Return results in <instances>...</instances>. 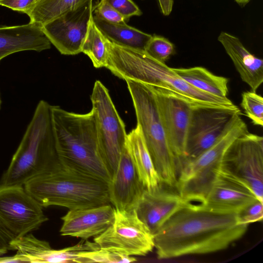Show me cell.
Listing matches in <instances>:
<instances>
[{
	"label": "cell",
	"mask_w": 263,
	"mask_h": 263,
	"mask_svg": "<svg viewBox=\"0 0 263 263\" xmlns=\"http://www.w3.org/2000/svg\"><path fill=\"white\" fill-rule=\"evenodd\" d=\"M144 51L153 59L165 63L175 53V46L167 39L154 35L148 41Z\"/></svg>",
	"instance_id": "29"
},
{
	"label": "cell",
	"mask_w": 263,
	"mask_h": 263,
	"mask_svg": "<svg viewBox=\"0 0 263 263\" xmlns=\"http://www.w3.org/2000/svg\"><path fill=\"white\" fill-rule=\"evenodd\" d=\"M51 114L62 165L108 183L112 175L99 151L92 112L77 114L51 105Z\"/></svg>",
	"instance_id": "3"
},
{
	"label": "cell",
	"mask_w": 263,
	"mask_h": 263,
	"mask_svg": "<svg viewBox=\"0 0 263 263\" xmlns=\"http://www.w3.org/2000/svg\"><path fill=\"white\" fill-rule=\"evenodd\" d=\"M0 1H1V0H0Z\"/></svg>",
	"instance_id": "38"
},
{
	"label": "cell",
	"mask_w": 263,
	"mask_h": 263,
	"mask_svg": "<svg viewBox=\"0 0 263 263\" xmlns=\"http://www.w3.org/2000/svg\"><path fill=\"white\" fill-rule=\"evenodd\" d=\"M106 43L108 58L105 67L120 79L165 89L193 105L236 106L227 97L212 95L193 87L165 63L153 59L144 50L122 46L107 39Z\"/></svg>",
	"instance_id": "2"
},
{
	"label": "cell",
	"mask_w": 263,
	"mask_h": 263,
	"mask_svg": "<svg viewBox=\"0 0 263 263\" xmlns=\"http://www.w3.org/2000/svg\"><path fill=\"white\" fill-rule=\"evenodd\" d=\"M115 208L109 204L81 209L69 210L61 219L62 236H69L87 240L103 233L112 223Z\"/></svg>",
	"instance_id": "18"
},
{
	"label": "cell",
	"mask_w": 263,
	"mask_h": 263,
	"mask_svg": "<svg viewBox=\"0 0 263 263\" xmlns=\"http://www.w3.org/2000/svg\"><path fill=\"white\" fill-rule=\"evenodd\" d=\"M108 184L62 165L32 178L24 187L43 208L57 205L72 210L109 204Z\"/></svg>",
	"instance_id": "5"
},
{
	"label": "cell",
	"mask_w": 263,
	"mask_h": 263,
	"mask_svg": "<svg viewBox=\"0 0 263 263\" xmlns=\"http://www.w3.org/2000/svg\"><path fill=\"white\" fill-rule=\"evenodd\" d=\"M241 106L253 124L263 125V98L252 91L243 92L241 95Z\"/></svg>",
	"instance_id": "28"
},
{
	"label": "cell",
	"mask_w": 263,
	"mask_h": 263,
	"mask_svg": "<svg viewBox=\"0 0 263 263\" xmlns=\"http://www.w3.org/2000/svg\"><path fill=\"white\" fill-rule=\"evenodd\" d=\"M139 126L162 184L175 186L178 169L149 85L126 80Z\"/></svg>",
	"instance_id": "6"
},
{
	"label": "cell",
	"mask_w": 263,
	"mask_h": 263,
	"mask_svg": "<svg viewBox=\"0 0 263 263\" xmlns=\"http://www.w3.org/2000/svg\"><path fill=\"white\" fill-rule=\"evenodd\" d=\"M94 242L100 248L129 256H145L155 247L153 234L138 218L135 209L115 208L112 223L94 237Z\"/></svg>",
	"instance_id": "11"
},
{
	"label": "cell",
	"mask_w": 263,
	"mask_h": 263,
	"mask_svg": "<svg viewBox=\"0 0 263 263\" xmlns=\"http://www.w3.org/2000/svg\"><path fill=\"white\" fill-rule=\"evenodd\" d=\"M262 201L257 199L236 213L239 224H247L261 221L263 218Z\"/></svg>",
	"instance_id": "30"
},
{
	"label": "cell",
	"mask_w": 263,
	"mask_h": 263,
	"mask_svg": "<svg viewBox=\"0 0 263 263\" xmlns=\"http://www.w3.org/2000/svg\"><path fill=\"white\" fill-rule=\"evenodd\" d=\"M93 12L95 15L111 23H124L127 21L110 5L103 0H101L93 7Z\"/></svg>",
	"instance_id": "31"
},
{
	"label": "cell",
	"mask_w": 263,
	"mask_h": 263,
	"mask_svg": "<svg viewBox=\"0 0 263 263\" xmlns=\"http://www.w3.org/2000/svg\"><path fill=\"white\" fill-rule=\"evenodd\" d=\"M93 19L97 27L108 40L122 46L144 51L152 36L126 23H111L95 15Z\"/></svg>",
	"instance_id": "23"
},
{
	"label": "cell",
	"mask_w": 263,
	"mask_h": 263,
	"mask_svg": "<svg viewBox=\"0 0 263 263\" xmlns=\"http://www.w3.org/2000/svg\"><path fill=\"white\" fill-rule=\"evenodd\" d=\"M126 145L144 187L151 190L161 185L160 179L138 125L127 134Z\"/></svg>",
	"instance_id": "21"
},
{
	"label": "cell",
	"mask_w": 263,
	"mask_h": 263,
	"mask_svg": "<svg viewBox=\"0 0 263 263\" xmlns=\"http://www.w3.org/2000/svg\"><path fill=\"white\" fill-rule=\"evenodd\" d=\"M236 214L217 213L191 204L174 214L153 235L158 258L211 253L228 248L246 233Z\"/></svg>",
	"instance_id": "1"
},
{
	"label": "cell",
	"mask_w": 263,
	"mask_h": 263,
	"mask_svg": "<svg viewBox=\"0 0 263 263\" xmlns=\"http://www.w3.org/2000/svg\"><path fill=\"white\" fill-rule=\"evenodd\" d=\"M78 256L79 258V263H125L134 262L137 260L135 258L132 256L125 255L102 248L92 251L82 252L79 254Z\"/></svg>",
	"instance_id": "27"
},
{
	"label": "cell",
	"mask_w": 263,
	"mask_h": 263,
	"mask_svg": "<svg viewBox=\"0 0 263 263\" xmlns=\"http://www.w3.org/2000/svg\"><path fill=\"white\" fill-rule=\"evenodd\" d=\"M1 105H2V100H1V94H0V109L1 108Z\"/></svg>",
	"instance_id": "37"
},
{
	"label": "cell",
	"mask_w": 263,
	"mask_h": 263,
	"mask_svg": "<svg viewBox=\"0 0 263 263\" xmlns=\"http://www.w3.org/2000/svg\"><path fill=\"white\" fill-rule=\"evenodd\" d=\"M128 20L133 16H140L142 12L132 0H103Z\"/></svg>",
	"instance_id": "32"
},
{
	"label": "cell",
	"mask_w": 263,
	"mask_h": 263,
	"mask_svg": "<svg viewBox=\"0 0 263 263\" xmlns=\"http://www.w3.org/2000/svg\"><path fill=\"white\" fill-rule=\"evenodd\" d=\"M150 86L156 99L167 142L176 160L178 173L185 158L193 105L165 89Z\"/></svg>",
	"instance_id": "13"
},
{
	"label": "cell",
	"mask_w": 263,
	"mask_h": 263,
	"mask_svg": "<svg viewBox=\"0 0 263 263\" xmlns=\"http://www.w3.org/2000/svg\"><path fill=\"white\" fill-rule=\"evenodd\" d=\"M11 246L26 262L63 263L65 258L62 249H53L48 242L39 239L31 233L14 238Z\"/></svg>",
	"instance_id": "22"
},
{
	"label": "cell",
	"mask_w": 263,
	"mask_h": 263,
	"mask_svg": "<svg viewBox=\"0 0 263 263\" xmlns=\"http://www.w3.org/2000/svg\"><path fill=\"white\" fill-rule=\"evenodd\" d=\"M235 2L240 6L244 7L246 6L251 0H235Z\"/></svg>",
	"instance_id": "36"
},
{
	"label": "cell",
	"mask_w": 263,
	"mask_h": 263,
	"mask_svg": "<svg viewBox=\"0 0 263 263\" xmlns=\"http://www.w3.org/2000/svg\"><path fill=\"white\" fill-rule=\"evenodd\" d=\"M51 43L36 23L0 27V61L12 53L26 50L41 52L50 49Z\"/></svg>",
	"instance_id": "19"
},
{
	"label": "cell",
	"mask_w": 263,
	"mask_h": 263,
	"mask_svg": "<svg viewBox=\"0 0 263 263\" xmlns=\"http://www.w3.org/2000/svg\"><path fill=\"white\" fill-rule=\"evenodd\" d=\"M183 80L193 87L219 97H227L229 79L216 76L200 66L172 68Z\"/></svg>",
	"instance_id": "24"
},
{
	"label": "cell",
	"mask_w": 263,
	"mask_h": 263,
	"mask_svg": "<svg viewBox=\"0 0 263 263\" xmlns=\"http://www.w3.org/2000/svg\"><path fill=\"white\" fill-rule=\"evenodd\" d=\"M108 187L110 202L116 209H135L144 187L139 179L126 143Z\"/></svg>",
	"instance_id": "17"
},
{
	"label": "cell",
	"mask_w": 263,
	"mask_h": 263,
	"mask_svg": "<svg viewBox=\"0 0 263 263\" xmlns=\"http://www.w3.org/2000/svg\"><path fill=\"white\" fill-rule=\"evenodd\" d=\"M43 208L24 186L0 184V221L15 238L38 229L48 220Z\"/></svg>",
	"instance_id": "12"
},
{
	"label": "cell",
	"mask_w": 263,
	"mask_h": 263,
	"mask_svg": "<svg viewBox=\"0 0 263 263\" xmlns=\"http://www.w3.org/2000/svg\"><path fill=\"white\" fill-rule=\"evenodd\" d=\"M90 0H36L26 13L30 22L42 26L62 15L74 10Z\"/></svg>",
	"instance_id": "25"
},
{
	"label": "cell",
	"mask_w": 263,
	"mask_h": 263,
	"mask_svg": "<svg viewBox=\"0 0 263 263\" xmlns=\"http://www.w3.org/2000/svg\"><path fill=\"white\" fill-rule=\"evenodd\" d=\"M62 165L56 147L51 105L41 100L0 184L24 186L32 178Z\"/></svg>",
	"instance_id": "4"
},
{
	"label": "cell",
	"mask_w": 263,
	"mask_h": 263,
	"mask_svg": "<svg viewBox=\"0 0 263 263\" xmlns=\"http://www.w3.org/2000/svg\"><path fill=\"white\" fill-rule=\"evenodd\" d=\"M241 115L237 106L193 105L183 163L196 158L212 147Z\"/></svg>",
	"instance_id": "9"
},
{
	"label": "cell",
	"mask_w": 263,
	"mask_h": 263,
	"mask_svg": "<svg viewBox=\"0 0 263 263\" xmlns=\"http://www.w3.org/2000/svg\"><path fill=\"white\" fill-rule=\"evenodd\" d=\"M162 13L164 15H168L172 12L174 0H158Z\"/></svg>",
	"instance_id": "35"
},
{
	"label": "cell",
	"mask_w": 263,
	"mask_h": 263,
	"mask_svg": "<svg viewBox=\"0 0 263 263\" xmlns=\"http://www.w3.org/2000/svg\"><path fill=\"white\" fill-rule=\"evenodd\" d=\"M36 0H1L0 5L26 13Z\"/></svg>",
	"instance_id": "33"
},
{
	"label": "cell",
	"mask_w": 263,
	"mask_h": 263,
	"mask_svg": "<svg viewBox=\"0 0 263 263\" xmlns=\"http://www.w3.org/2000/svg\"><path fill=\"white\" fill-rule=\"evenodd\" d=\"M192 203L178 193L162 189H144L135 207L138 218L154 235L174 214Z\"/></svg>",
	"instance_id": "15"
},
{
	"label": "cell",
	"mask_w": 263,
	"mask_h": 263,
	"mask_svg": "<svg viewBox=\"0 0 263 263\" xmlns=\"http://www.w3.org/2000/svg\"><path fill=\"white\" fill-rule=\"evenodd\" d=\"M90 100L99 151L112 176L127 140L125 124L108 89L100 81L94 84Z\"/></svg>",
	"instance_id": "8"
},
{
	"label": "cell",
	"mask_w": 263,
	"mask_h": 263,
	"mask_svg": "<svg viewBox=\"0 0 263 263\" xmlns=\"http://www.w3.org/2000/svg\"><path fill=\"white\" fill-rule=\"evenodd\" d=\"M92 12V0H90L42 25V31L61 54H77L81 52Z\"/></svg>",
	"instance_id": "14"
},
{
	"label": "cell",
	"mask_w": 263,
	"mask_h": 263,
	"mask_svg": "<svg viewBox=\"0 0 263 263\" xmlns=\"http://www.w3.org/2000/svg\"><path fill=\"white\" fill-rule=\"evenodd\" d=\"M248 132L247 125L240 117L212 147L196 158L184 161L175 185L179 195L188 202H203L219 173L228 148Z\"/></svg>",
	"instance_id": "7"
},
{
	"label": "cell",
	"mask_w": 263,
	"mask_h": 263,
	"mask_svg": "<svg viewBox=\"0 0 263 263\" xmlns=\"http://www.w3.org/2000/svg\"><path fill=\"white\" fill-rule=\"evenodd\" d=\"M107 38L96 25L93 16L82 46L81 52L86 54L97 68L105 67L108 58Z\"/></svg>",
	"instance_id": "26"
},
{
	"label": "cell",
	"mask_w": 263,
	"mask_h": 263,
	"mask_svg": "<svg viewBox=\"0 0 263 263\" xmlns=\"http://www.w3.org/2000/svg\"><path fill=\"white\" fill-rule=\"evenodd\" d=\"M257 199L247 186L219 172L204 200L199 204L210 211L236 214Z\"/></svg>",
	"instance_id": "16"
},
{
	"label": "cell",
	"mask_w": 263,
	"mask_h": 263,
	"mask_svg": "<svg viewBox=\"0 0 263 263\" xmlns=\"http://www.w3.org/2000/svg\"><path fill=\"white\" fill-rule=\"evenodd\" d=\"M14 238L0 221V256L13 250L11 242Z\"/></svg>",
	"instance_id": "34"
},
{
	"label": "cell",
	"mask_w": 263,
	"mask_h": 263,
	"mask_svg": "<svg viewBox=\"0 0 263 263\" xmlns=\"http://www.w3.org/2000/svg\"><path fill=\"white\" fill-rule=\"evenodd\" d=\"M220 172L243 184L263 202V138L249 132L228 148Z\"/></svg>",
	"instance_id": "10"
},
{
	"label": "cell",
	"mask_w": 263,
	"mask_h": 263,
	"mask_svg": "<svg viewBox=\"0 0 263 263\" xmlns=\"http://www.w3.org/2000/svg\"><path fill=\"white\" fill-rule=\"evenodd\" d=\"M218 41L232 60L242 81L256 92L263 82V61L250 53L237 37L222 31Z\"/></svg>",
	"instance_id": "20"
}]
</instances>
